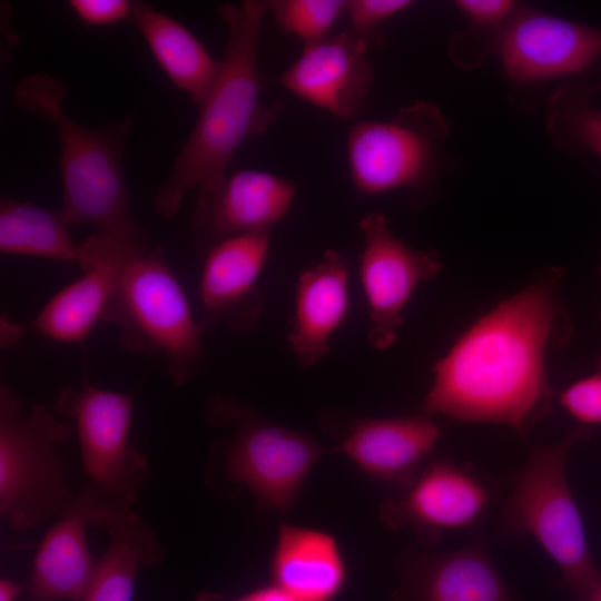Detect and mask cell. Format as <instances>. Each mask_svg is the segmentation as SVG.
Segmentation results:
<instances>
[{
  "label": "cell",
  "mask_w": 601,
  "mask_h": 601,
  "mask_svg": "<svg viewBox=\"0 0 601 601\" xmlns=\"http://www.w3.org/2000/svg\"><path fill=\"white\" fill-rule=\"evenodd\" d=\"M270 230L236 234L210 245L199 283L201 328L224 322L245 333L258 323L264 297L256 286L269 249Z\"/></svg>",
  "instance_id": "5bb4252c"
},
{
  "label": "cell",
  "mask_w": 601,
  "mask_h": 601,
  "mask_svg": "<svg viewBox=\"0 0 601 601\" xmlns=\"http://www.w3.org/2000/svg\"><path fill=\"white\" fill-rule=\"evenodd\" d=\"M348 306L347 262L328 249L299 275L296 285L287 342L302 366H314L328 355L331 337L343 324Z\"/></svg>",
  "instance_id": "d6986e66"
},
{
  "label": "cell",
  "mask_w": 601,
  "mask_h": 601,
  "mask_svg": "<svg viewBox=\"0 0 601 601\" xmlns=\"http://www.w3.org/2000/svg\"><path fill=\"white\" fill-rule=\"evenodd\" d=\"M59 415L71 420L78 436L86 484L95 495L92 525L105 516L132 510L148 474V463L130 442L134 393L91 385L63 387Z\"/></svg>",
  "instance_id": "ba28073f"
},
{
  "label": "cell",
  "mask_w": 601,
  "mask_h": 601,
  "mask_svg": "<svg viewBox=\"0 0 601 601\" xmlns=\"http://www.w3.org/2000/svg\"><path fill=\"white\" fill-rule=\"evenodd\" d=\"M22 588L21 584L2 578L0 580V601H16L20 597Z\"/></svg>",
  "instance_id": "1f68e13d"
},
{
  "label": "cell",
  "mask_w": 601,
  "mask_h": 601,
  "mask_svg": "<svg viewBox=\"0 0 601 601\" xmlns=\"http://www.w3.org/2000/svg\"><path fill=\"white\" fill-rule=\"evenodd\" d=\"M600 276H601V263H600ZM599 317H600V321H601V307H600V312H599Z\"/></svg>",
  "instance_id": "836d02e7"
},
{
  "label": "cell",
  "mask_w": 601,
  "mask_h": 601,
  "mask_svg": "<svg viewBox=\"0 0 601 601\" xmlns=\"http://www.w3.org/2000/svg\"><path fill=\"white\" fill-rule=\"evenodd\" d=\"M208 420L230 426L231 435L214 444L207 482L227 492L245 486L264 506L293 505L313 465L326 452L309 435L273 424L236 400L216 393L206 404Z\"/></svg>",
  "instance_id": "277c9868"
},
{
  "label": "cell",
  "mask_w": 601,
  "mask_h": 601,
  "mask_svg": "<svg viewBox=\"0 0 601 601\" xmlns=\"http://www.w3.org/2000/svg\"><path fill=\"white\" fill-rule=\"evenodd\" d=\"M147 240L96 231L80 244L82 275L57 292L26 326L61 343H81L104 314L136 246Z\"/></svg>",
  "instance_id": "8fae6325"
},
{
  "label": "cell",
  "mask_w": 601,
  "mask_h": 601,
  "mask_svg": "<svg viewBox=\"0 0 601 601\" xmlns=\"http://www.w3.org/2000/svg\"><path fill=\"white\" fill-rule=\"evenodd\" d=\"M441 435L427 416L355 418L335 451L377 480L407 487Z\"/></svg>",
  "instance_id": "ac0fdd59"
},
{
  "label": "cell",
  "mask_w": 601,
  "mask_h": 601,
  "mask_svg": "<svg viewBox=\"0 0 601 601\" xmlns=\"http://www.w3.org/2000/svg\"><path fill=\"white\" fill-rule=\"evenodd\" d=\"M564 278L561 267L541 268L470 325L434 363L424 412L503 424L520 435L546 415L553 398L549 357L572 334Z\"/></svg>",
  "instance_id": "6da1fadb"
},
{
  "label": "cell",
  "mask_w": 601,
  "mask_h": 601,
  "mask_svg": "<svg viewBox=\"0 0 601 601\" xmlns=\"http://www.w3.org/2000/svg\"><path fill=\"white\" fill-rule=\"evenodd\" d=\"M363 248L359 277L370 308L368 343L378 351L392 346L404 322V309L415 288L442 270L439 254L404 244L381 213L359 221Z\"/></svg>",
  "instance_id": "30bf717a"
},
{
  "label": "cell",
  "mask_w": 601,
  "mask_h": 601,
  "mask_svg": "<svg viewBox=\"0 0 601 601\" xmlns=\"http://www.w3.org/2000/svg\"><path fill=\"white\" fill-rule=\"evenodd\" d=\"M344 10L343 0L269 1V11L282 30L303 40L304 45L327 37Z\"/></svg>",
  "instance_id": "d4e9b609"
},
{
  "label": "cell",
  "mask_w": 601,
  "mask_h": 601,
  "mask_svg": "<svg viewBox=\"0 0 601 601\" xmlns=\"http://www.w3.org/2000/svg\"><path fill=\"white\" fill-rule=\"evenodd\" d=\"M270 570L274 584L295 601H333L346 580L331 534L288 524L279 526Z\"/></svg>",
  "instance_id": "44dd1931"
},
{
  "label": "cell",
  "mask_w": 601,
  "mask_h": 601,
  "mask_svg": "<svg viewBox=\"0 0 601 601\" xmlns=\"http://www.w3.org/2000/svg\"><path fill=\"white\" fill-rule=\"evenodd\" d=\"M96 526L106 529L109 543L80 601H132L138 568L161 563L165 549L132 510L105 516Z\"/></svg>",
  "instance_id": "7402d4cb"
},
{
  "label": "cell",
  "mask_w": 601,
  "mask_h": 601,
  "mask_svg": "<svg viewBox=\"0 0 601 601\" xmlns=\"http://www.w3.org/2000/svg\"><path fill=\"white\" fill-rule=\"evenodd\" d=\"M412 4L408 0H345L351 32L368 46L378 41V28L383 22Z\"/></svg>",
  "instance_id": "484cf974"
},
{
  "label": "cell",
  "mask_w": 601,
  "mask_h": 601,
  "mask_svg": "<svg viewBox=\"0 0 601 601\" xmlns=\"http://www.w3.org/2000/svg\"><path fill=\"white\" fill-rule=\"evenodd\" d=\"M295 195L288 179L262 170H237L216 188L199 190L191 226L210 245L236 234L270 230L289 211Z\"/></svg>",
  "instance_id": "2e32d148"
},
{
  "label": "cell",
  "mask_w": 601,
  "mask_h": 601,
  "mask_svg": "<svg viewBox=\"0 0 601 601\" xmlns=\"http://www.w3.org/2000/svg\"><path fill=\"white\" fill-rule=\"evenodd\" d=\"M135 2L128 0H71L69 7L83 22L110 26L131 16Z\"/></svg>",
  "instance_id": "f1b7e54d"
},
{
  "label": "cell",
  "mask_w": 601,
  "mask_h": 601,
  "mask_svg": "<svg viewBox=\"0 0 601 601\" xmlns=\"http://www.w3.org/2000/svg\"><path fill=\"white\" fill-rule=\"evenodd\" d=\"M459 9L479 24H492L504 19L514 8L509 0H460Z\"/></svg>",
  "instance_id": "f546056e"
},
{
  "label": "cell",
  "mask_w": 601,
  "mask_h": 601,
  "mask_svg": "<svg viewBox=\"0 0 601 601\" xmlns=\"http://www.w3.org/2000/svg\"><path fill=\"white\" fill-rule=\"evenodd\" d=\"M368 45L349 30L304 45L298 58L278 78L302 100L339 119H352L372 88L374 70Z\"/></svg>",
  "instance_id": "4fadbf2b"
},
{
  "label": "cell",
  "mask_w": 601,
  "mask_h": 601,
  "mask_svg": "<svg viewBox=\"0 0 601 601\" xmlns=\"http://www.w3.org/2000/svg\"><path fill=\"white\" fill-rule=\"evenodd\" d=\"M489 503V491L470 471L434 461L402 495L385 500L381 513L393 529L410 526L421 541L433 543L444 531L480 521Z\"/></svg>",
  "instance_id": "7c38bea8"
},
{
  "label": "cell",
  "mask_w": 601,
  "mask_h": 601,
  "mask_svg": "<svg viewBox=\"0 0 601 601\" xmlns=\"http://www.w3.org/2000/svg\"><path fill=\"white\" fill-rule=\"evenodd\" d=\"M590 434L585 426L560 443L534 450L511 479L502 526L508 534H530L558 565L564 583L584 601L601 580L571 493L565 465L572 447Z\"/></svg>",
  "instance_id": "8992f818"
},
{
  "label": "cell",
  "mask_w": 601,
  "mask_h": 601,
  "mask_svg": "<svg viewBox=\"0 0 601 601\" xmlns=\"http://www.w3.org/2000/svg\"><path fill=\"white\" fill-rule=\"evenodd\" d=\"M195 601H295L274 583L229 599L223 594L203 591Z\"/></svg>",
  "instance_id": "4dcf8cb0"
},
{
  "label": "cell",
  "mask_w": 601,
  "mask_h": 601,
  "mask_svg": "<svg viewBox=\"0 0 601 601\" xmlns=\"http://www.w3.org/2000/svg\"><path fill=\"white\" fill-rule=\"evenodd\" d=\"M61 209L51 210L13 198L0 205V250L2 254L43 257L78 265L80 244L69 230Z\"/></svg>",
  "instance_id": "cb8c5ba5"
},
{
  "label": "cell",
  "mask_w": 601,
  "mask_h": 601,
  "mask_svg": "<svg viewBox=\"0 0 601 601\" xmlns=\"http://www.w3.org/2000/svg\"><path fill=\"white\" fill-rule=\"evenodd\" d=\"M559 402L577 421L601 423V355L593 372L568 386L560 394Z\"/></svg>",
  "instance_id": "4316f807"
},
{
  "label": "cell",
  "mask_w": 601,
  "mask_h": 601,
  "mask_svg": "<svg viewBox=\"0 0 601 601\" xmlns=\"http://www.w3.org/2000/svg\"><path fill=\"white\" fill-rule=\"evenodd\" d=\"M102 321L117 326L126 351L160 357L176 385L200 371L201 326L161 252L147 242L129 257Z\"/></svg>",
  "instance_id": "5b68a950"
},
{
  "label": "cell",
  "mask_w": 601,
  "mask_h": 601,
  "mask_svg": "<svg viewBox=\"0 0 601 601\" xmlns=\"http://www.w3.org/2000/svg\"><path fill=\"white\" fill-rule=\"evenodd\" d=\"M131 17L166 76L199 106L217 79L220 60L184 24L146 2H135Z\"/></svg>",
  "instance_id": "603a6c76"
},
{
  "label": "cell",
  "mask_w": 601,
  "mask_h": 601,
  "mask_svg": "<svg viewBox=\"0 0 601 601\" xmlns=\"http://www.w3.org/2000/svg\"><path fill=\"white\" fill-rule=\"evenodd\" d=\"M66 93L59 79L43 72L22 78L13 90L21 108L55 128L63 187L61 210L67 221L147 240L145 228L131 215L122 170L132 115L105 127H88L65 111Z\"/></svg>",
  "instance_id": "3957f363"
},
{
  "label": "cell",
  "mask_w": 601,
  "mask_h": 601,
  "mask_svg": "<svg viewBox=\"0 0 601 601\" xmlns=\"http://www.w3.org/2000/svg\"><path fill=\"white\" fill-rule=\"evenodd\" d=\"M269 1L225 3L217 13L227 28V43L214 86L199 105L198 118L158 188L154 206L161 217L176 216L184 196L194 188L211 190L227 175L242 144L264 134L282 112L279 101H260L258 48Z\"/></svg>",
  "instance_id": "7a4b0ae2"
},
{
  "label": "cell",
  "mask_w": 601,
  "mask_h": 601,
  "mask_svg": "<svg viewBox=\"0 0 601 601\" xmlns=\"http://www.w3.org/2000/svg\"><path fill=\"white\" fill-rule=\"evenodd\" d=\"M73 428L42 403L26 411L10 387L0 388V515L17 532L36 526L45 515L59 516L76 490L59 446Z\"/></svg>",
  "instance_id": "52a82bcc"
},
{
  "label": "cell",
  "mask_w": 601,
  "mask_h": 601,
  "mask_svg": "<svg viewBox=\"0 0 601 601\" xmlns=\"http://www.w3.org/2000/svg\"><path fill=\"white\" fill-rule=\"evenodd\" d=\"M500 53L510 77L541 80L590 68L601 55V29L535 11L518 14Z\"/></svg>",
  "instance_id": "9a60e30c"
},
{
  "label": "cell",
  "mask_w": 601,
  "mask_h": 601,
  "mask_svg": "<svg viewBox=\"0 0 601 601\" xmlns=\"http://www.w3.org/2000/svg\"><path fill=\"white\" fill-rule=\"evenodd\" d=\"M394 601H512L489 556L476 548L417 559L407 565Z\"/></svg>",
  "instance_id": "ffe728a7"
},
{
  "label": "cell",
  "mask_w": 601,
  "mask_h": 601,
  "mask_svg": "<svg viewBox=\"0 0 601 601\" xmlns=\"http://www.w3.org/2000/svg\"><path fill=\"white\" fill-rule=\"evenodd\" d=\"M584 601H601V580L592 587Z\"/></svg>",
  "instance_id": "d6a6232c"
},
{
  "label": "cell",
  "mask_w": 601,
  "mask_h": 601,
  "mask_svg": "<svg viewBox=\"0 0 601 601\" xmlns=\"http://www.w3.org/2000/svg\"><path fill=\"white\" fill-rule=\"evenodd\" d=\"M447 126L431 102L420 101L385 121H356L346 139L347 162L354 188L377 195L400 188L415 203L433 181Z\"/></svg>",
  "instance_id": "9c48e42d"
},
{
  "label": "cell",
  "mask_w": 601,
  "mask_h": 601,
  "mask_svg": "<svg viewBox=\"0 0 601 601\" xmlns=\"http://www.w3.org/2000/svg\"><path fill=\"white\" fill-rule=\"evenodd\" d=\"M558 118L570 138L601 158V109L574 105L565 107Z\"/></svg>",
  "instance_id": "83f0119b"
},
{
  "label": "cell",
  "mask_w": 601,
  "mask_h": 601,
  "mask_svg": "<svg viewBox=\"0 0 601 601\" xmlns=\"http://www.w3.org/2000/svg\"><path fill=\"white\" fill-rule=\"evenodd\" d=\"M95 512V495L82 484L39 543L28 581L31 599L81 600L97 562L87 542V528L92 525Z\"/></svg>",
  "instance_id": "e0dca14e"
}]
</instances>
